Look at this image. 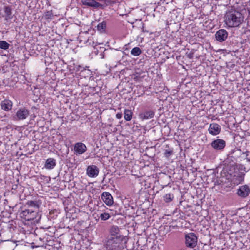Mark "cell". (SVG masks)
<instances>
[{"label": "cell", "mask_w": 250, "mask_h": 250, "mask_svg": "<svg viewBox=\"0 0 250 250\" xmlns=\"http://www.w3.org/2000/svg\"><path fill=\"white\" fill-rule=\"evenodd\" d=\"M243 15L237 10H231L227 12L225 16V22L230 27H236L240 26L243 22Z\"/></svg>", "instance_id": "cell-1"}, {"label": "cell", "mask_w": 250, "mask_h": 250, "mask_svg": "<svg viewBox=\"0 0 250 250\" xmlns=\"http://www.w3.org/2000/svg\"><path fill=\"white\" fill-rule=\"evenodd\" d=\"M198 239L194 233H189L186 234L185 244L189 248H194L197 246Z\"/></svg>", "instance_id": "cell-2"}, {"label": "cell", "mask_w": 250, "mask_h": 250, "mask_svg": "<svg viewBox=\"0 0 250 250\" xmlns=\"http://www.w3.org/2000/svg\"><path fill=\"white\" fill-rule=\"evenodd\" d=\"M99 169L94 165H91L88 167L86 170L87 175L91 178L96 177L99 174Z\"/></svg>", "instance_id": "cell-3"}, {"label": "cell", "mask_w": 250, "mask_h": 250, "mask_svg": "<svg viewBox=\"0 0 250 250\" xmlns=\"http://www.w3.org/2000/svg\"><path fill=\"white\" fill-rule=\"evenodd\" d=\"M102 199L104 202L108 206H111L114 204V198L110 193L108 192H104L102 194Z\"/></svg>", "instance_id": "cell-4"}, {"label": "cell", "mask_w": 250, "mask_h": 250, "mask_svg": "<svg viewBox=\"0 0 250 250\" xmlns=\"http://www.w3.org/2000/svg\"><path fill=\"white\" fill-rule=\"evenodd\" d=\"M211 145L215 150H221L225 147L226 142L224 140L219 139L213 141Z\"/></svg>", "instance_id": "cell-5"}, {"label": "cell", "mask_w": 250, "mask_h": 250, "mask_svg": "<svg viewBox=\"0 0 250 250\" xmlns=\"http://www.w3.org/2000/svg\"><path fill=\"white\" fill-rule=\"evenodd\" d=\"M209 132L211 135L216 136L220 134L221 131V127L219 124L216 123H211L209 128Z\"/></svg>", "instance_id": "cell-6"}, {"label": "cell", "mask_w": 250, "mask_h": 250, "mask_svg": "<svg viewBox=\"0 0 250 250\" xmlns=\"http://www.w3.org/2000/svg\"><path fill=\"white\" fill-rule=\"evenodd\" d=\"M250 188L248 185L242 186L237 190V194L240 197H246L250 194Z\"/></svg>", "instance_id": "cell-7"}, {"label": "cell", "mask_w": 250, "mask_h": 250, "mask_svg": "<svg viewBox=\"0 0 250 250\" xmlns=\"http://www.w3.org/2000/svg\"><path fill=\"white\" fill-rule=\"evenodd\" d=\"M228 32L225 29H221L217 31L216 34V39L219 42H224L228 38Z\"/></svg>", "instance_id": "cell-8"}, {"label": "cell", "mask_w": 250, "mask_h": 250, "mask_svg": "<svg viewBox=\"0 0 250 250\" xmlns=\"http://www.w3.org/2000/svg\"><path fill=\"white\" fill-rule=\"evenodd\" d=\"M29 114V111L28 109L26 108H22L18 110L16 114V116L19 119L23 120L27 118Z\"/></svg>", "instance_id": "cell-9"}, {"label": "cell", "mask_w": 250, "mask_h": 250, "mask_svg": "<svg viewBox=\"0 0 250 250\" xmlns=\"http://www.w3.org/2000/svg\"><path fill=\"white\" fill-rule=\"evenodd\" d=\"M74 150L78 154H83L87 151V148L85 144L82 143H78L74 147Z\"/></svg>", "instance_id": "cell-10"}, {"label": "cell", "mask_w": 250, "mask_h": 250, "mask_svg": "<svg viewBox=\"0 0 250 250\" xmlns=\"http://www.w3.org/2000/svg\"><path fill=\"white\" fill-rule=\"evenodd\" d=\"M13 104L12 102L9 99H6L1 102V106L3 110L6 111H11L12 108Z\"/></svg>", "instance_id": "cell-11"}, {"label": "cell", "mask_w": 250, "mask_h": 250, "mask_svg": "<svg viewBox=\"0 0 250 250\" xmlns=\"http://www.w3.org/2000/svg\"><path fill=\"white\" fill-rule=\"evenodd\" d=\"M56 165V161L54 158H49L45 162V168L47 170H52Z\"/></svg>", "instance_id": "cell-12"}, {"label": "cell", "mask_w": 250, "mask_h": 250, "mask_svg": "<svg viewBox=\"0 0 250 250\" xmlns=\"http://www.w3.org/2000/svg\"><path fill=\"white\" fill-rule=\"evenodd\" d=\"M154 115V113L152 111H147L140 114V116L143 119H150L152 118Z\"/></svg>", "instance_id": "cell-13"}, {"label": "cell", "mask_w": 250, "mask_h": 250, "mask_svg": "<svg viewBox=\"0 0 250 250\" xmlns=\"http://www.w3.org/2000/svg\"><path fill=\"white\" fill-rule=\"evenodd\" d=\"M133 113L131 110L125 109L124 111V118L127 121H130L132 119Z\"/></svg>", "instance_id": "cell-14"}, {"label": "cell", "mask_w": 250, "mask_h": 250, "mask_svg": "<svg viewBox=\"0 0 250 250\" xmlns=\"http://www.w3.org/2000/svg\"><path fill=\"white\" fill-rule=\"evenodd\" d=\"M83 3L84 4L87 5V6H91L92 7H99L101 5L99 3H97L96 1H82Z\"/></svg>", "instance_id": "cell-15"}, {"label": "cell", "mask_w": 250, "mask_h": 250, "mask_svg": "<svg viewBox=\"0 0 250 250\" xmlns=\"http://www.w3.org/2000/svg\"><path fill=\"white\" fill-rule=\"evenodd\" d=\"M174 199V196L172 194L169 193L166 194L165 196H164V200L166 203H170L173 201V199Z\"/></svg>", "instance_id": "cell-16"}, {"label": "cell", "mask_w": 250, "mask_h": 250, "mask_svg": "<svg viewBox=\"0 0 250 250\" xmlns=\"http://www.w3.org/2000/svg\"><path fill=\"white\" fill-rule=\"evenodd\" d=\"M141 52H142V51H141V49L139 48H137V47L133 49L131 51V54L135 56H139L141 54Z\"/></svg>", "instance_id": "cell-17"}, {"label": "cell", "mask_w": 250, "mask_h": 250, "mask_svg": "<svg viewBox=\"0 0 250 250\" xmlns=\"http://www.w3.org/2000/svg\"><path fill=\"white\" fill-rule=\"evenodd\" d=\"M9 44L7 42L4 41H0V49L4 50H6L9 49Z\"/></svg>", "instance_id": "cell-18"}, {"label": "cell", "mask_w": 250, "mask_h": 250, "mask_svg": "<svg viewBox=\"0 0 250 250\" xmlns=\"http://www.w3.org/2000/svg\"><path fill=\"white\" fill-rule=\"evenodd\" d=\"M4 13L6 16H10L12 14V8L10 6H6L4 9Z\"/></svg>", "instance_id": "cell-19"}, {"label": "cell", "mask_w": 250, "mask_h": 250, "mask_svg": "<svg viewBox=\"0 0 250 250\" xmlns=\"http://www.w3.org/2000/svg\"><path fill=\"white\" fill-rule=\"evenodd\" d=\"M98 29L101 32H104L106 29V23H102L99 24L98 26Z\"/></svg>", "instance_id": "cell-20"}, {"label": "cell", "mask_w": 250, "mask_h": 250, "mask_svg": "<svg viewBox=\"0 0 250 250\" xmlns=\"http://www.w3.org/2000/svg\"><path fill=\"white\" fill-rule=\"evenodd\" d=\"M173 150H171V149H167V150L165 151V154H164V155H165V156L166 158L168 159V158H169L170 157H171V155H173Z\"/></svg>", "instance_id": "cell-21"}, {"label": "cell", "mask_w": 250, "mask_h": 250, "mask_svg": "<svg viewBox=\"0 0 250 250\" xmlns=\"http://www.w3.org/2000/svg\"><path fill=\"white\" fill-rule=\"evenodd\" d=\"M110 217L111 216L108 213H104L101 214V219L102 220H108L110 218Z\"/></svg>", "instance_id": "cell-22"}, {"label": "cell", "mask_w": 250, "mask_h": 250, "mask_svg": "<svg viewBox=\"0 0 250 250\" xmlns=\"http://www.w3.org/2000/svg\"><path fill=\"white\" fill-rule=\"evenodd\" d=\"M122 114L120 113H118V114H117L116 117L118 119H120V118H122Z\"/></svg>", "instance_id": "cell-23"}]
</instances>
